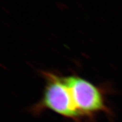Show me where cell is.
<instances>
[{"label":"cell","mask_w":122,"mask_h":122,"mask_svg":"<svg viewBox=\"0 0 122 122\" xmlns=\"http://www.w3.org/2000/svg\"><path fill=\"white\" fill-rule=\"evenodd\" d=\"M42 74L46 80L44 96L35 109H50L63 117L76 120L81 117L64 77L47 71L42 72Z\"/></svg>","instance_id":"cell-1"},{"label":"cell","mask_w":122,"mask_h":122,"mask_svg":"<svg viewBox=\"0 0 122 122\" xmlns=\"http://www.w3.org/2000/svg\"><path fill=\"white\" fill-rule=\"evenodd\" d=\"M64 78L81 117H92L98 113L108 111L102 92L97 86L77 75H69Z\"/></svg>","instance_id":"cell-2"},{"label":"cell","mask_w":122,"mask_h":122,"mask_svg":"<svg viewBox=\"0 0 122 122\" xmlns=\"http://www.w3.org/2000/svg\"><path fill=\"white\" fill-rule=\"evenodd\" d=\"M56 6L59 10H61L62 11H66L68 10H69V8L67 5L65 4L62 2H56Z\"/></svg>","instance_id":"cell-3"},{"label":"cell","mask_w":122,"mask_h":122,"mask_svg":"<svg viewBox=\"0 0 122 122\" xmlns=\"http://www.w3.org/2000/svg\"><path fill=\"white\" fill-rule=\"evenodd\" d=\"M75 3H76L78 5L77 6H78L79 8L81 9V10H84V8H83V5L81 4H80L79 2H78L77 1H75Z\"/></svg>","instance_id":"cell-4"},{"label":"cell","mask_w":122,"mask_h":122,"mask_svg":"<svg viewBox=\"0 0 122 122\" xmlns=\"http://www.w3.org/2000/svg\"><path fill=\"white\" fill-rule=\"evenodd\" d=\"M2 10H4V12H8V11H9V10H8V9H7V8H5L4 7H2Z\"/></svg>","instance_id":"cell-5"}]
</instances>
